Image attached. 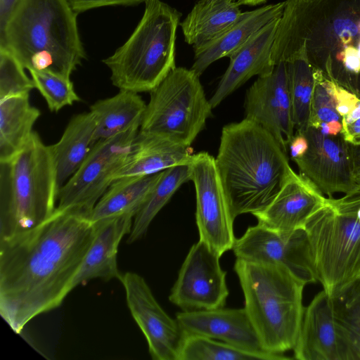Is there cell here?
<instances>
[{"mask_svg": "<svg viewBox=\"0 0 360 360\" xmlns=\"http://www.w3.org/2000/svg\"><path fill=\"white\" fill-rule=\"evenodd\" d=\"M94 233L86 214L56 208L38 226L0 240V314L15 333L74 289Z\"/></svg>", "mask_w": 360, "mask_h": 360, "instance_id": "obj_1", "label": "cell"}, {"mask_svg": "<svg viewBox=\"0 0 360 360\" xmlns=\"http://www.w3.org/2000/svg\"><path fill=\"white\" fill-rule=\"evenodd\" d=\"M215 162L234 218L265 209L292 170L274 136L245 118L223 127Z\"/></svg>", "mask_w": 360, "mask_h": 360, "instance_id": "obj_2", "label": "cell"}, {"mask_svg": "<svg viewBox=\"0 0 360 360\" xmlns=\"http://www.w3.org/2000/svg\"><path fill=\"white\" fill-rule=\"evenodd\" d=\"M77 15L67 0H19L0 31V47L29 71L70 77L86 58Z\"/></svg>", "mask_w": 360, "mask_h": 360, "instance_id": "obj_3", "label": "cell"}, {"mask_svg": "<svg viewBox=\"0 0 360 360\" xmlns=\"http://www.w3.org/2000/svg\"><path fill=\"white\" fill-rule=\"evenodd\" d=\"M271 49L276 65L303 50L313 69L337 57H360V0H285Z\"/></svg>", "mask_w": 360, "mask_h": 360, "instance_id": "obj_4", "label": "cell"}, {"mask_svg": "<svg viewBox=\"0 0 360 360\" xmlns=\"http://www.w3.org/2000/svg\"><path fill=\"white\" fill-rule=\"evenodd\" d=\"M59 191L50 146L34 131L20 151L0 161V240L47 220L56 210Z\"/></svg>", "mask_w": 360, "mask_h": 360, "instance_id": "obj_5", "label": "cell"}, {"mask_svg": "<svg viewBox=\"0 0 360 360\" xmlns=\"http://www.w3.org/2000/svg\"><path fill=\"white\" fill-rule=\"evenodd\" d=\"M234 271L264 349L278 354L292 350L303 318L306 284L279 265L236 259Z\"/></svg>", "mask_w": 360, "mask_h": 360, "instance_id": "obj_6", "label": "cell"}, {"mask_svg": "<svg viewBox=\"0 0 360 360\" xmlns=\"http://www.w3.org/2000/svg\"><path fill=\"white\" fill-rule=\"evenodd\" d=\"M139 24L102 62L120 90L150 91L176 68L175 40L181 13L160 0H148Z\"/></svg>", "mask_w": 360, "mask_h": 360, "instance_id": "obj_7", "label": "cell"}, {"mask_svg": "<svg viewBox=\"0 0 360 360\" xmlns=\"http://www.w3.org/2000/svg\"><path fill=\"white\" fill-rule=\"evenodd\" d=\"M304 230L316 281L329 296L360 277V186L327 198Z\"/></svg>", "mask_w": 360, "mask_h": 360, "instance_id": "obj_8", "label": "cell"}, {"mask_svg": "<svg viewBox=\"0 0 360 360\" xmlns=\"http://www.w3.org/2000/svg\"><path fill=\"white\" fill-rule=\"evenodd\" d=\"M212 110L200 76L191 69L175 68L150 91L139 130L190 146Z\"/></svg>", "mask_w": 360, "mask_h": 360, "instance_id": "obj_9", "label": "cell"}, {"mask_svg": "<svg viewBox=\"0 0 360 360\" xmlns=\"http://www.w3.org/2000/svg\"><path fill=\"white\" fill-rule=\"evenodd\" d=\"M140 125L98 141L77 172L61 187L57 209L87 216L114 181L124 163Z\"/></svg>", "mask_w": 360, "mask_h": 360, "instance_id": "obj_10", "label": "cell"}, {"mask_svg": "<svg viewBox=\"0 0 360 360\" xmlns=\"http://www.w3.org/2000/svg\"><path fill=\"white\" fill-rule=\"evenodd\" d=\"M191 181L196 193V224L199 240L221 257L236 241L233 217L217 168L215 158L207 152L194 154Z\"/></svg>", "mask_w": 360, "mask_h": 360, "instance_id": "obj_11", "label": "cell"}, {"mask_svg": "<svg viewBox=\"0 0 360 360\" xmlns=\"http://www.w3.org/2000/svg\"><path fill=\"white\" fill-rule=\"evenodd\" d=\"M308 148L300 158L292 160L302 175L324 195L349 193L360 186L353 155L352 145L342 134L325 135L309 126L302 132Z\"/></svg>", "mask_w": 360, "mask_h": 360, "instance_id": "obj_12", "label": "cell"}, {"mask_svg": "<svg viewBox=\"0 0 360 360\" xmlns=\"http://www.w3.org/2000/svg\"><path fill=\"white\" fill-rule=\"evenodd\" d=\"M220 257L200 240L193 245L171 290L169 301L184 311L224 307L229 291Z\"/></svg>", "mask_w": 360, "mask_h": 360, "instance_id": "obj_13", "label": "cell"}, {"mask_svg": "<svg viewBox=\"0 0 360 360\" xmlns=\"http://www.w3.org/2000/svg\"><path fill=\"white\" fill-rule=\"evenodd\" d=\"M232 250L236 259L283 266L306 285L317 282L304 229L281 234L257 224L236 239Z\"/></svg>", "mask_w": 360, "mask_h": 360, "instance_id": "obj_14", "label": "cell"}, {"mask_svg": "<svg viewBox=\"0 0 360 360\" xmlns=\"http://www.w3.org/2000/svg\"><path fill=\"white\" fill-rule=\"evenodd\" d=\"M120 281L130 312L146 337L151 358L179 360L184 334L177 320L160 307L142 276L126 272Z\"/></svg>", "mask_w": 360, "mask_h": 360, "instance_id": "obj_15", "label": "cell"}, {"mask_svg": "<svg viewBox=\"0 0 360 360\" xmlns=\"http://www.w3.org/2000/svg\"><path fill=\"white\" fill-rule=\"evenodd\" d=\"M245 118L261 126L287 154L295 135L286 63L281 61L271 73L258 77L248 89Z\"/></svg>", "mask_w": 360, "mask_h": 360, "instance_id": "obj_16", "label": "cell"}, {"mask_svg": "<svg viewBox=\"0 0 360 360\" xmlns=\"http://www.w3.org/2000/svg\"><path fill=\"white\" fill-rule=\"evenodd\" d=\"M292 350L298 360H353L335 321L330 297L323 290L304 308Z\"/></svg>", "mask_w": 360, "mask_h": 360, "instance_id": "obj_17", "label": "cell"}, {"mask_svg": "<svg viewBox=\"0 0 360 360\" xmlns=\"http://www.w3.org/2000/svg\"><path fill=\"white\" fill-rule=\"evenodd\" d=\"M327 198L305 176L292 169L270 204L254 216L258 224L281 234L304 229Z\"/></svg>", "mask_w": 360, "mask_h": 360, "instance_id": "obj_18", "label": "cell"}, {"mask_svg": "<svg viewBox=\"0 0 360 360\" xmlns=\"http://www.w3.org/2000/svg\"><path fill=\"white\" fill-rule=\"evenodd\" d=\"M176 319L184 335L205 336L252 352L270 353L264 349L245 307L182 311L176 313Z\"/></svg>", "mask_w": 360, "mask_h": 360, "instance_id": "obj_19", "label": "cell"}, {"mask_svg": "<svg viewBox=\"0 0 360 360\" xmlns=\"http://www.w3.org/2000/svg\"><path fill=\"white\" fill-rule=\"evenodd\" d=\"M280 18L262 27L229 57V65L210 99L212 108L252 77L272 72L276 65L271 59V49Z\"/></svg>", "mask_w": 360, "mask_h": 360, "instance_id": "obj_20", "label": "cell"}, {"mask_svg": "<svg viewBox=\"0 0 360 360\" xmlns=\"http://www.w3.org/2000/svg\"><path fill=\"white\" fill-rule=\"evenodd\" d=\"M131 214H122L96 221L93 240L73 282V288L89 280L101 278L120 280L117 255L122 237L129 234Z\"/></svg>", "mask_w": 360, "mask_h": 360, "instance_id": "obj_21", "label": "cell"}, {"mask_svg": "<svg viewBox=\"0 0 360 360\" xmlns=\"http://www.w3.org/2000/svg\"><path fill=\"white\" fill-rule=\"evenodd\" d=\"M193 155L190 146L139 130L114 181L126 176L150 175L177 165L188 164Z\"/></svg>", "mask_w": 360, "mask_h": 360, "instance_id": "obj_22", "label": "cell"}, {"mask_svg": "<svg viewBox=\"0 0 360 360\" xmlns=\"http://www.w3.org/2000/svg\"><path fill=\"white\" fill-rule=\"evenodd\" d=\"M285 4V1H282L242 13L238 20L222 36L194 51V63L191 69L200 76L214 61L229 58L262 27L281 18Z\"/></svg>", "mask_w": 360, "mask_h": 360, "instance_id": "obj_23", "label": "cell"}, {"mask_svg": "<svg viewBox=\"0 0 360 360\" xmlns=\"http://www.w3.org/2000/svg\"><path fill=\"white\" fill-rule=\"evenodd\" d=\"M241 14L238 1L199 0L180 23L185 41L198 50L226 32Z\"/></svg>", "mask_w": 360, "mask_h": 360, "instance_id": "obj_24", "label": "cell"}, {"mask_svg": "<svg viewBox=\"0 0 360 360\" xmlns=\"http://www.w3.org/2000/svg\"><path fill=\"white\" fill-rule=\"evenodd\" d=\"M95 134L94 117L90 111L85 112L74 115L60 140L50 146L60 189L80 167L96 143Z\"/></svg>", "mask_w": 360, "mask_h": 360, "instance_id": "obj_25", "label": "cell"}, {"mask_svg": "<svg viewBox=\"0 0 360 360\" xmlns=\"http://www.w3.org/2000/svg\"><path fill=\"white\" fill-rule=\"evenodd\" d=\"M162 172L115 180L89 214V219L95 223L122 214H131L134 217Z\"/></svg>", "mask_w": 360, "mask_h": 360, "instance_id": "obj_26", "label": "cell"}, {"mask_svg": "<svg viewBox=\"0 0 360 360\" xmlns=\"http://www.w3.org/2000/svg\"><path fill=\"white\" fill-rule=\"evenodd\" d=\"M146 106L139 93L127 90L96 101L90 106V112L96 122V143L141 125Z\"/></svg>", "mask_w": 360, "mask_h": 360, "instance_id": "obj_27", "label": "cell"}, {"mask_svg": "<svg viewBox=\"0 0 360 360\" xmlns=\"http://www.w3.org/2000/svg\"><path fill=\"white\" fill-rule=\"evenodd\" d=\"M29 96L0 99V161L20 151L34 132L33 127L41 112L31 105Z\"/></svg>", "mask_w": 360, "mask_h": 360, "instance_id": "obj_28", "label": "cell"}, {"mask_svg": "<svg viewBox=\"0 0 360 360\" xmlns=\"http://www.w3.org/2000/svg\"><path fill=\"white\" fill-rule=\"evenodd\" d=\"M191 181V162L170 167L163 170L148 197L134 216L127 242L141 238L157 214L184 183Z\"/></svg>", "mask_w": 360, "mask_h": 360, "instance_id": "obj_29", "label": "cell"}, {"mask_svg": "<svg viewBox=\"0 0 360 360\" xmlns=\"http://www.w3.org/2000/svg\"><path fill=\"white\" fill-rule=\"evenodd\" d=\"M285 63L292 122L295 132L302 133L309 126L314 71L303 50L293 53Z\"/></svg>", "mask_w": 360, "mask_h": 360, "instance_id": "obj_30", "label": "cell"}, {"mask_svg": "<svg viewBox=\"0 0 360 360\" xmlns=\"http://www.w3.org/2000/svg\"><path fill=\"white\" fill-rule=\"evenodd\" d=\"M278 354H260L246 351L205 336L184 335L179 360H283Z\"/></svg>", "mask_w": 360, "mask_h": 360, "instance_id": "obj_31", "label": "cell"}, {"mask_svg": "<svg viewBox=\"0 0 360 360\" xmlns=\"http://www.w3.org/2000/svg\"><path fill=\"white\" fill-rule=\"evenodd\" d=\"M329 297L335 321L353 360H360V277Z\"/></svg>", "mask_w": 360, "mask_h": 360, "instance_id": "obj_32", "label": "cell"}, {"mask_svg": "<svg viewBox=\"0 0 360 360\" xmlns=\"http://www.w3.org/2000/svg\"><path fill=\"white\" fill-rule=\"evenodd\" d=\"M37 89L51 112L80 101L70 77L47 70L29 71Z\"/></svg>", "mask_w": 360, "mask_h": 360, "instance_id": "obj_33", "label": "cell"}, {"mask_svg": "<svg viewBox=\"0 0 360 360\" xmlns=\"http://www.w3.org/2000/svg\"><path fill=\"white\" fill-rule=\"evenodd\" d=\"M315 79L312 96L309 126L318 129L322 122H341L337 111L334 81L319 70L313 69Z\"/></svg>", "mask_w": 360, "mask_h": 360, "instance_id": "obj_34", "label": "cell"}, {"mask_svg": "<svg viewBox=\"0 0 360 360\" xmlns=\"http://www.w3.org/2000/svg\"><path fill=\"white\" fill-rule=\"evenodd\" d=\"M25 70L7 49L0 47V99L30 94L35 89L32 78Z\"/></svg>", "mask_w": 360, "mask_h": 360, "instance_id": "obj_35", "label": "cell"}, {"mask_svg": "<svg viewBox=\"0 0 360 360\" xmlns=\"http://www.w3.org/2000/svg\"><path fill=\"white\" fill-rule=\"evenodd\" d=\"M78 14L89 10L105 6H134L148 0H67Z\"/></svg>", "mask_w": 360, "mask_h": 360, "instance_id": "obj_36", "label": "cell"}, {"mask_svg": "<svg viewBox=\"0 0 360 360\" xmlns=\"http://www.w3.org/2000/svg\"><path fill=\"white\" fill-rule=\"evenodd\" d=\"M334 94L337 103V111L342 118L351 112L360 99L357 94L349 91L335 81Z\"/></svg>", "mask_w": 360, "mask_h": 360, "instance_id": "obj_37", "label": "cell"}, {"mask_svg": "<svg viewBox=\"0 0 360 360\" xmlns=\"http://www.w3.org/2000/svg\"><path fill=\"white\" fill-rule=\"evenodd\" d=\"M292 160L302 157L308 148V142L302 133L295 132V135L288 145Z\"/></svg>", "mask_w": 360, "mask_h": 360, "instance_id": "obj_38", "label": "cell"}, {"mask_svg": "<svg viewBox=\"0 0 360 360\" xmlns=\"http://www.w3.org/2000/svg\"><path fill=\"white\" fill-rule=\"evenodd\" d=\"M341 134L349 143L360 146V118L349 124L342 126Z\"/></svg>", "mask_w": 360, "mask_h": 360, "instance_id": "obj_39", "label": "cell"}, {"mask_svg": "<svg viewBox=\"0 0 360 360\" xmlns=\"http://www.w3.org/2000/svg\"><path fill=\"white\" fill-rule=\"evenodd\" d=\"M19 0H0V31L6 25Z\"/></svg>", "mask_w": 360, "mask_h": 360, "instance_id": "obj_40", "label": "cell"}, {"mask_svg": "<svg viewBox=\"0 0 360 360\" xmlns=\"http://www.w3.org/2000/svg\"><path fill=\"white\" fill-rule=\"evenodd\" d=\"M360 118V99L351 110V112L346 116L342 118V126L349 124Z\"/></svg>", "mask_w": 360, "mask_h": 360, "instance_id": "obj_41", "label": "cell"}, {"mask_svg": "<svg viewBox=\"0 0 360 360\" xmlns=\"http://www.w3.org/2000/svg\"><path fill=\"white\" fill-rule=\"evenodd\" d=\"M267 0H238L239 5L256 6L265 3Z\"/></svg>", "mask_w": 360, "mask_h": 360, "instance_id": "obj_42", "label": "cell"}, {"mask_svg": "<svg viewBox=\"0 0 360 360\" xmlns=\"http://www.w3.org/2000/svg\"><path fill=\"white\" fill-rule=\"evenodd\" d=\"M200 1H212V0H200ZM233 1H234V0H233Z\"/></svg>", "mask_w": 360, "mask_h": 360, "instance_id": "obj_43", "label": "cell"}]
</instances>
